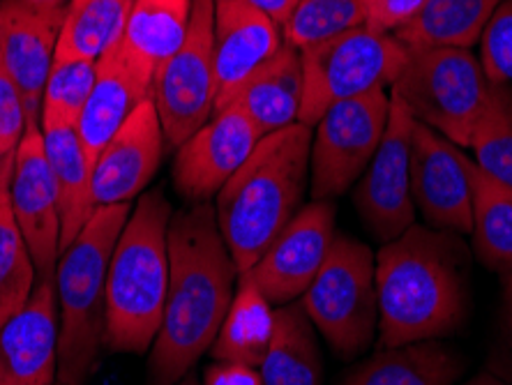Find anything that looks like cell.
Masks as SVG:
<instances>
[{"label":"cell","mask_w":512,"mask_h":385,"mask_svg":"<svg viewBox=\"0 0 512 385\" xmlns=\"http://www.w3.org/2000/svg\"><path fill=\"white\" fill-rule=\"evenodd\" d=\"M169 261L167 303L150 351V385H176L210 351L240 277L210 203H192L171 217Z\"/></svg>","instance_id":"6da1fadb"},{"label":"cell","mask_w":512,"mask_h":385,"mask_svg":"<svg viewBox=\"0 0 512 385\" xmlns=\"http://www.w3.org/2000/svg\"><path fill=\"white\" fill-rule=\"evenodd\" d=\"M383 349L453 335L469 309L466 247L453 231L406 229L376 256Z\"/></svg>","instance_id":"7a4b0ae2"},{"label":"cell","mask_w":512,"mask_h":385,"mask_svg":"<svg viewBox=\"0 0 512 385\" xmlns=\"http://www.w3.org/2000/svg\"><path fill=\"white\" fill-rule=\"evenodd\" d=\"M312 130L293 123L270 132L215 196V217L238 275L266 254L310 185Z\"/></svg>","instance_id":"3957f363"},{"label":"cell","mask_w":512,"mask_h":385,"mask_svg":"<svg viewBox=\"0 0 512 385\" xmlns=\"http://www.w3.org/2000/svg\"><path fill=\"white\" fill-rule=\"evenodd\" d=\"M171 206L160 190L146 192L132 208L111 256L104 344L114 353L153 349L169 291Z\"/></svg>","instance_id":"277c9868"},{"label":"cell","mask_w":512,"mask_h":385,"mask_svg":"<svg viewBox=\"0 0 512 385\" xmlns=\"http://www.w3.org/2000/svg\"><path fill=\"white\" fill-rule=\"evenodd\" d=\"M130 203L102 206L63 249L56 266L58 300V383L84 385L95 369L107 323V279Z\"/></svg>","instance_id":"5b68a950"},{"label":"cell","mask_w":512,"mask_h":385,"mask_svg":"<svg viewBox=\"0 0 512 385\" xmlns=\"http://www.w3.org/2000/svg\"><path fill=\"white\" fill-rule=\"evenodd\" d=\"M390 90L418 123L432 127L455 146H471L489 95L483 63L471 49H406V63Z\"/></svg>","instance_id":"8992f818"},{"label":"cell","mask_w":512,"mask_h":385,"mask_svg":"<svg viewBox=\"0 0 512 385\" xmlns=\"http://www.w3.org/2000/svg\"><path fill=\"white\" fill-rule=\"evenodd\" d=\"M303 104L298 123L312 127L333 104L393 86L406 63V47L395 35L367 24L300 51Z\"/></svg>","instance_id":"52a82bcc"},{"label":"cell","mask_w":512,"mask_h":385,"mask_svg":"<svg viewBox=\"0 0 512 385\" xmlns=\"http://www.w3.org/2000/svg\"><path fill=\"white\" fill-rule=\"evenodd\" d=\"M300 305L335 353L342 358L365 353L379 326L376 261L370 247L337 233Z\"/></svg>","instance_id":"ba28073f"},{"label":"cell","mask_w":512,"mask_h":385,"mask_svg":"<svg viewBox=\"0 0 512 385\" xmlns=\"http://www.w3.org/2000/svg\"><path fill=\"white\" fill-rule=\"evenodd\" d=\"M390 116L386 88L342 100L312 130L310 190L314 201L342 196L363 176L381 146Z\"/></svg>","instance_id":"9c48e42d"},{"label":"cell","mask_w":512,"mask_h":385,"mask_svg":"<svg viewBox=\"0 0 512 385\" xmlns=\"http://www.w3.org/2000/svg\"><path fill=\"white\" fill-rule=\"evenodd\" d=\"M217 102L213 0H194L187 37L176 54L157 67L153 104L164 137L180 148L213 118Z\"/></svg>","instance_id":"30bf717a"},{"label":"cell","mask_w":512,"mask_h":385,"mask_svg":"<svg viewBox=\"0 0 512 385\" xmlns=\"http://www.w3.org/2000/svg\"><path fill=\"white\" fill-rule=\"evenodd\" d=\"M413 127V113L390 90L386 134L353 194L360 220L381 243H390L416 224V206L411 196Z\"/></svg>","instance_id":"8fae6325"},{"label":"cell","mask_w":512,"mask_h":385,"mask_svg":"<svg viewBox=\"0 0 512 385\" xmlns=\"http://www.w3.org/2000/svg\"><path fill=\"white\" fill-rule=\"evenodd\" d=\"M471 157L432 127L418 123L411 137V196L427 224L439 231L471 233Z\"/></svg>","instance_id":"7c38bea8"},{"label":"cell","mask_w":512,"mask_h":385,"mask_svg":"<svg viewBox=\"0 0 512 385\" xmlns=\"http://www.w3.org/2000/svg\"><path fill=\"white\" fill-rule=\"evenodd\" d=\"M335 206L330 201H312L284 226L275 243L254 266L240 277L250 282L273 305L293 303L314 282L333 247Z\"/></svg>","instance_id":"4fadbf2b"},{"label":"cell","mask_w":512,"mask_h":385,"mask_svg":"<svg viewBox=\"0 0 512 385\" xmlns=\"http://www.w3.org/2000/svg\"><path fill=\"white\" fill-rule=\"evenodd\" d=\"M12 215L33 256L37 279H54L60 259V206L40 123H28L14 150Z\"/></svg>","instance_id":"5bb4252c"},{"label":"cell","mask_w":512,"mask_h":385,"mask_svg":"<svg viewBox=\"0 0 512 385\" xmlns=\"http://www.w3.org/2000/svg\"><path fill=\"white\" fill-rule=\"evenodd\" d=\"M261 132L236 107L213 113L206 125L178 148L173 187L190 203H208L252 155Z\"/></svg>","instance_id":"9a60e30c"},{"label":"cell","mask_w":512,"mask_h":385,"mask_svg":"<svg viewBox=\"0 0 512 385\" xmlns=\"http://www.w3.org/2000/svg\"><path fill=\"white\" fill-rule=\"evenodd\" d=\"M167 137L153 100L141 102L93 162L95 206H123L146 190L160 169Z\"/></svg>","instance_id":"2e32d148"},{"label":"cell","mask_w":512,"mask_h":385,"mask_svg":"<svg viewBox=\"0 0 512 385\" xmlns=\"http://www.w3.org/2000/svg\"><path fill=\"white\" fill-rule=\"evenodd\" d=\"M58 300L54 279H37L21 312L0 328V385H58Z\"/></svg>","instance_id":"e0dca14e"},{"label":"cell","mask_w":512,"mask_h":385,"mask_svg":"<svg viewBox=\"0 0 512 385\" xmlns=\"http://www.w3.org/2000/svg\"><path fill=\"white\" fill-rule=\"evenodd\" d=\"M63 21L35 12L21 0H0V60L24 95L30 123H40L44 86L56 60Z\"/></svg>","instance_id":"ac0fdd59"},{"label":"cell","mask_w":512,"mask_h":385,"mask_svg":"<svg viewBox=\"0 0 512 385\" xmlns=\"http://www.w3.org/2000/svg\"><path fill=\"white\" fill-rule=\"evenodd\" d=\"M217 102L284 47L282 26L245 0H213Z\"/></svg>","instance_id":"d6986e66"},{"label":"cell","mask_w":512,"mask_h":385,"mask_svg":"<svg viewBox=\"0 0 512 385\" xmlns=\"http://www.w3.org/2000/svg\"><path fill=\"white\" fill-rule=\"evenodd\" d=\"M146 100H153V83L134 70L118 42L97 60L95 86L77 123V134L90 162H95L109 139Z\"/></svg>","instance_id":"ffe728a7"},{"label":"cell","mask_w":512,"mask_h":385,"mask_svg":"<svg viewBox=\"0 0 512 385\" xmlns=\"http://www.w3.org/2000/svg\"><path fill=\"white\" fill-rule=\"evenodd\" d=\"M303 104V60L300 51L284 42L273 58L256 67L215 111L236 107L252 120L261 137L298 123Z\"/></svg>","instance_id":"44dd1931"},{"label":"cell","mask_w":512,"mask_h":385,"mask_svg":"<svg viewBox=\"0 0 512 385\" xmlns=\"http://www.w3.org/2000/svg\"><path fill=\"white\" fill-rule=\"evenodd\" d=\"M44 150L54 173L60 206V254L72 245L81 229L95 215L93 162L88 160L77 127H49L42 130Z\"/></svg>","instance_id":"7402d4cb"},{"label":"cell","mask_w":512,"mask_h":385,"mask_svg":"<svg viewBox=\"0 0 512 385\" xmlns=\"http://www.w3.org/2000/svg\"><path fill=\"white\" fill-rule=\"evenodd\" d=\"M194 0H134L123 44L127 60L148 83L187 37Z\"/></svg>","instance_id":"603a6c76"},{"label":"cell","mask_w":512,"mask_h":385,"mask_svg":"<svg viewBox=\"0 0 512 385\" xmlns=\"http://www.w3.org/2000/svg\"><path fill=\"white\" fill-rule=\"evenodd\" d=\"M464 360L448 346L427 339L383 349L346 376L342 385H453Z\"/></svg>","instance_id":"cb8c5ba5"},{"label":"cell","mask_w":512,"mask_h":385,"mask_svg":"<svg viewBox=\"0 0 512 385\" xmlns=\"http://www.w3.org/2000/svg\"><path fill=\"white\" fill-rule=\"evenodd\" d=\"M259 372L263 385H321L319 339L300 303H286L275 309V332Z\"/></svg>","instance_id":"d4e9b609"},{"label":"cell","mask_w":512,"mask_h":385,"mask_svg":"<svg viewBox=\"0 0 512 385\" xmlns=\"http://www.w3.org/2000/svg\"><path fill=\"white\" fill-rule=\"evenodd\" d=\"M273 332V303L256 289L250 279L238 277V291L233 293L231 307L224 316L213 346H210V353L215 360L243 362V365L259 369L268 353Z\"/></svg>","instance_id":"484cf974"},{"label":"cell","mask_w":512,"mask_h":385,"mask_svg":"<svg viewBox=\"0 0 512 385\" xmlns=\"http://www.w3.org/2000/svg\"><path fill=\"white\" fill-rule=\"evenodd\" d=\"M503 0H429L423 12L395 37L406 49L459 47L471 49Z\"/></svg>","instance_id":"4316f807"},{"label":"cell","mask_w":512,"mask_h":385,"mask_svg":"<svg viewBox=\"0 0 512 385\" xmlns=\"http://www.w3.org/2000/svg\"><path fill=\"white\" fill-rule=\"evenodd\" d=\"M473 249L480 263L494 273L512 270V187L489 176L473 160Z\"/></svg>","instance_id":"83f0119b"},{"label":"cell","mask_w":512,"mask_h":385,"mask_svg":"<svg viewBox=\"0 0 512 385\" xmlns=\"http://www.w3.org/2000/svg\"><path fill=\"white\" fill-rule=\"evenodd\" d=\"M134 0H70L60 24L56 58L100 60L123 40Z\"/></svg>","instance_id":"f1b7e54d"},{"label":"cell","mask_w":512,"mask_h":385,"mask_svg":"<svg viewBox=\"0 0 512 385\" xmlns=\"http://www.w3.org/2000/svg\"><path fill=\"white\" fill-rule=\"evenodd\" d=\"M12 164L14 153L0 166V328L26 307L37 286L33 256L12 215Z\"/></svg>","instance_id":"f546056e"},{"label":"cell","mask_w":512,"mask_h":385,"mask_svg":"<svg viewBox=\"0 0 512 385\" xmlns=\"http://www.w3.org/2000/svg\"><path fill=\"white\" fill-rule=\"evenodd\" d=\"M476 164L512 187V86L489 83V95L471 137Z\"/></svg>","instance_id":"4dcf8cb0"},{"label":"cell","mask_w":512,"mask_h":385,"mask_svg":"<svg viewBox=\"0 0 512 385\" xmlns=\"http://www.w3.org/2000/svg\"><path fill=\"white\" fill-rule=\"evenodd\" d=\"M97 60L56 58L44 86L40 127H77L90 90L95 86Z\"/></svg>","instance_id":"1f68e13d"},{"label":"cell","mask_w":512,"mask_h":385,"mask_svg":"<svg viewBox=\"0 0 512 385\" xmlns=\"http://www.w3.org/2000/svg\"><path fill=\"white\" fill-rule=\"evenodd\" d=\"M363 24V0H298L282 33L286 44L303 51Z\"/></svg>","instance_id":"d6a6232c"},{"label":"cell","mask_w":512,"mask_h":385,"mask_svg":"<svg viewBox=\"0 0 512 385\" xmlns=\"http://www.w3.org/2000/svg\"><path fill=\"white\" fill-rule=\"evenodd\" d=\"M480 63L489 83H512V0H503L485 26Z\"/></svg>","instance_id":"836d02e7"},{"label":"cell","mask_w":512,"mask_h":385,"mask_svg":"<svg viewBox=\"0 0 512 385\" xmlns=\"http://www.w3.org/2000/svg\"><path fill=\"white\" fill-rule=\"evenodd\" d=\"M501 307L492 351L487 356V372L512 385V270L501 273Z\"/></svg>","instance_id":"e575fe53"},{"label":"cell","mask_w":512,"mask_h":385,"mask_svg":"<svg viewBox=\"0 0 512 385\" xmlns=\"http://www.w3.org/2000/svg\"><path fill=\"white\" fill-rule=\"evenodd\" d=\"M30 123L24 95L10 72L5 70L0 60V139H3L12 150H17L19 141L24 139L26 127Z\"/></svg>","instance_id":"d590c367"},{"label":"cell","mask_w":512,"mask_h":385,"mask_svg":"<svg viewBox=\"0 0 512 385\" xmlns=\"http://www.w3.org/2000/svg\"><path fill=\"white\" fill-rule=\"evenodd\" d=\"M427 3L429 0H363L365 24L395 35L399 28L409 26Z\"/></svg>","instance_id":"8d00e7d4"},{"label":"cell","mask_w":512,"mask_h":385,"mask_svg":"<svg viewBox=\"0 0 512 385\" xmlns=\"http://www.w3.org/2000/svg\"><path fill=\"white\" fill-rule=\"evenodd\" d=\"M203 385H263L261 372L243 362L217 360L203 372Z\"/></svg>","instance_id":"74e56055"},{"label":"cell","mask_w":512,"mask_h":385,"mask_svg":"<svg viewBox=\"0 0 512 385\" xmlns=\"http://www.w3.org/2000/svg\"><path fill=\"white\" fill-rule=\"evenodd\" d=\"M245 3H250L256 10H261L270 19L277 21V24L284 26L286 19L291 17V12L296 10L298 0H245Z\"/></svg>","instance_id":"f35d334b"},{"label":"cell","mask_w":512,"mask_h":385,"mask_svg":"<svg viewBox=\"0 0 512 385\" xmlns=\"http://www.w3.org/2000/svg\"><path fill=\"white\" fill-rule=\"evenodd\" d=\"M21 3H26L28 7H33L35 12L47 14V17H51V19L63 21L65 12H67V5H70V0H21Z\"/></svg>","instance_id":"ab89813d"},{"label":"cell","mask_w":512,"mask_h":385,"mask_svg":"<svg viewBox=\"0 0 512 385\" xmlns=\"http://www.w3.org/2000/svg\"><path fill=\"white\" fill-rule=\"evenodd\" d=\"M464 385H510V383H506V381H501L499 376H494V374H489V372H485V374H478L476 379H471L469 383H464Z\"/></svg>","instance_id":"60d3db41"},{"label":"cell","mask_w":512,"mask_h":385,"mask_svg":"<svg viewBox=\"0 0 512 385\" xmlns=\"http://www.w3.org/2000/svg\"><path fill=\"white\" fill-rule=\"evenodd\" d=\"M14 153V150L10 148V146H7V143L3 141V139H0V166H3V162L7 160V157H10Z\"/></svg>","instance_id":"b9f144b4"},{"label":"cell","mask_w":512,"mask_h":385,"mask_svg":"<svg viewBox=\"0 0 512 385\" xmlns=\"http://www.w3.org/2000/svg\"><path fill=\"white\" fill-rule=\"evenodd\" d=\"M176 385H201V383H199V379L194 374H187L185 379H180Z\"/></svg>","instance_id":"7bdbcfd3"},{"label":"cell","mask_w":512,"mask_h":385,"mask_svg":"<svg viewBox=\"0 0 512 385\" xmlns=\"http://www.w3.org/2000/svg\"><path fill=\"white\" fill-rule=\"evenodd\" d=\"M58 385H60V383H58Z\"/></svg>","instance_id":"ee69618b"}]
</instances>
